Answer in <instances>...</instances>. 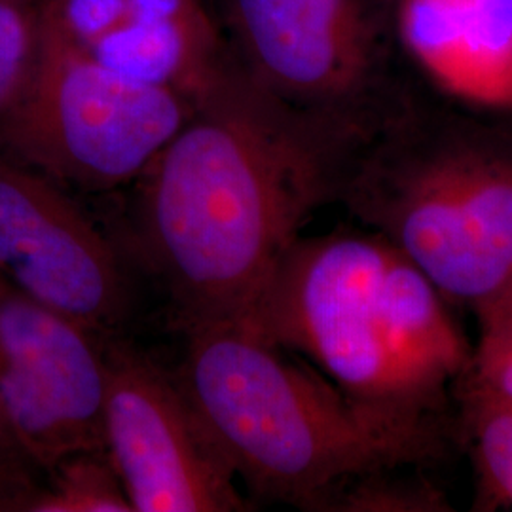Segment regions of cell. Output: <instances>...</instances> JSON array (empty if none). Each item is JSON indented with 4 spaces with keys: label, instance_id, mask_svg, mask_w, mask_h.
Segmentation results:
<instances>
[{
    "label": "cell",
    "instance_id": "cell-9",
    "mask_svg": "<svg viewBox=\"0 0 512 512\" xmlns=\"http://www.w3.org/2000/svg\"><path fill=\"white\" fill-rule=\"evenodd\" d=\"M0 277L76 323L112 336L131 310L124 262L67 188L0 154Z\"/></svg>",
    "mask_w": 512,
    "mask_h": 512
},
{
    "label": "cell",
    "instance_id": "cell-7",
    "mask_svg": "<svg viewBox=\"0 0 512 512\" xmlns=\"http://www.w3.org/2000/svg\"><path fill=\"white\" fill-rule=\"evenodd\" d=\"M103 446L133 512H241L251 503L175 372L105 338Z\"/></svg>",
    "mask_w": 512,
    "mask_h": 512
},
{
    "label": "cell",
    "instance_id": "cell-8",
    "mask_svg": "<svg viewBox=\"0 0 512 512\" xmlns=\"http://www.w3.org/2000/svg\"><path fill=\"white\" fill-rule=\"evenodd\" d=\"M105 338L0 277V404L44 475L61 459L105 448Z\"/></svg>",
    "mask_w": 512,
    "mask_h": 512
},
{
    "label": "cell",
    "instance_id": "cell-1",
    "mask_svg": "<svg viewBox=\"0 0 512 512\" xmlns=\"http://www.w3.org/2000/svg\"><path fill=\"white\" fill-rule=\"evenodd\" d=\"M374 129L294 109L232 63L141 183L135 249L181 329L243 321Z\"/></svg>",
    "mask_w": 512,
    "mask_h": 512
},
{
    "label": "cell",
    "instance_id": "cell-4",
    "mask_svg": "<svg viewBox=\"0 0 512 512\" xmlns=\"http://www.w3.org/2000/svg\"><path fill=\"white\" fill-rule=\"evenodd\" d=\"M338 202L446 300L475 310L512 275V114L404 97L357 154Z\"/></svg>",
    "mask_w": 512,
    "mask_h": 512
},
{
    "label": "cell",
    "instance_id": "cell-5",
    "mask_svg": "<svg viewBox=\"0 0 512 512\" xmlns=\"http://www.w3.org/2000/svg\"><path fill=\"white\" fill-rule=\"evenodd\" d=\"M192 112L181 93L116 73L44 19L37 67L0 114V154L67 190L137 183Z\"/></svg>",
    "mask_w": 512,
    "mask_h": 512
},
{
    "label": "cell",
    "instance_id": "cell-12",
    "mask_svg": "<svg viewBox=\"0 0 512 512\" xmlns=\"http://www.w3.org/2000/svg\"><path fill=\"white\" fill-rule=\"evenodd\" d=\"M456 393L478 478L476 511L512 509V401L471 372L463 376Z\"/></svg>",
    "mask_w": 512,
    "mask_h": 512
},
{
    "label": "cell",
    "instance_id": "cell-15",
    "mask_svg": "<svg viewBox=\"0 0 512 512\" xmlns=\"http://www.w3.org/2000/svg\"><path fill=\"white\" fill-rule=\"evenodd\" d=\"M403 469L365 476L338 495L329 511L342 512H440L450 503L435 486L423 478L397 475Z\"/></svg>",
    "mask_w": 512,
    "mask_h": 512
},
{
    "label": "cell",
    "instance_id": "cell-13",
    "mask_svg": "<svg viewBox=\"0 0 512 512\" xmlns=\"http://www.w3.org/2000/svg\"><path fill=\"white\" fill-rule=\"evenodd\" d=\"M29 512H133L105 448L61 459L42 480Z\"/></svg>",
    "mask_w": 512,
    "mask_h": 512
},
{
    "label": "cell",
    "instance_id": "cell-10",
    "mask_svg": "<svg viewBox=\"0 0 512 512\" xmlns=\"http://www.w3.org/2000/svg\"><path fill=\"white\" fill-rule=\"evenodd\" d=\"M42 8L95 61L192 103L232 65L202 0H42Z\"/></svg>",
    "mask_w": 512,
    "mask_h": 512
},
{
    "label": "cell",
    "instance_id": "cell-16",
    "mask_svg": "<svg viewBox=\"0 0 512 512\" xmlns=\"http://www.w3.org/2000/svg\"><path fill=\"white\" fill-rule=\"evenodd\" d=\"M44 473L27 458L0 404V511H25L37 497Z\"/></svg>",
    "mask_w": 512,
    "mask_h": 512
},
{
    "label": "cell",
    "instance_id": "cell-2",
    "mask_svg": "<svg viewBox=\"0 0 512 512\" xmlns=\"http://www.w3.org/2000/svg\"><path fill=\"white\" fill-rule=\"evenodd\" d=\"M446 302L380 234L334 230L296 239L243 323L442 458L475 355Z\"/></svg>",
    "mask_w": 512,
    "mask_h": 512
},
{
    "label": "cell",
    "instance_id": "cell-14",
    "mask_svg": "<svg viewBox=\"0 0 512 512\" xmlns=\"http://www.w3.org/2000/svg\"><path fill=\"white\" fill-rule=\"evenodd\" d=\"M44 33L42 0H0V114L27 88Z\"/></svg>",
    "mask_w": 512,
    "mask_h": 512
},
{
    "label": "cell",
    "instance_id": "cell-18",
    "mask_svg": "<svg viewBox=\"0 0 512 512\" xmlns=\"http://www.w3.org/2000/svg\"><path fill=\"white\" fill-rule=\"evenodd\" d=\"M480 338L512 342V275L488 300L475 308Z\"/></svg>",
    "mask_w": 512,
    "mask_h": 512
},
{
    "label": "cell",
    "instance_id": "cell-11",
    "mask_svg": "<svg viewBox=\"0 0 512 512\" xmlns=\"http://www.w3.org/2000/svg\"><path fill=\"white\" fill-rule=\"evenodd\" d=\"M408 55L467 109L512 114V0H393Z\"/></svg>",
    "mask_w": 512,
    "mask_h": 512
},
{
    "label": "cell",
    "instance_id": "cell-3",
    "mask_svg": "<svg viewBox=\"0 0 512 512\" xmlns=\"http://www.w3.org/2000/svg\"><path fill=\"white\" fill-rule=\"evenodd\" d=\"M175 372L256 497L329 511L353 482L439 456L370 418L306 361L243 321L186 327Z\"/></svg>",
    "mask_w": 512,
    "mask_h": 512
},
{
    "label": "cell",
    "instance_id": "cell-6",
    "mask_svg": "<svg viewBox=\"0 0 512 512\" xmlns=\"http://www.w3.org/2000/svg\"><path fill=\"white\" fill-rule=\"evenodd\" d=\"M376 0H226L238 65L294 109L378 129L406 95L385 80Z\"/></svg>",
    "mask_w": 512,
    "mask_h": 512
},
{
    "label": "cell",
    "instance_id": "cell-19",
    "mask_svg": "<svg viewBox=\"0 0 512 512\" xmlns=\"http://www.w3.org/2000/svg\"><path fill=\"white\" fill-rule=\"evenodd\" d=\"M376 2H380V4H385V6H391V2H393V0H376Z\"/></svg>",
    "mask_w": 512,
    "mask_h": 512
},
{
    "label": "cell",
    "instance_id": "cell-17",
    "mask_svg": "<svg viewBox=\"0 0 512 512\" xmlns=\"http://www.w3.org/2000/svg\"><path fill=\"white\" fill-rule=\"evenodd\" d=\"M469 372L512 401V342L480 338Z\"/></svg>",
    "mask_w": 512,
    "mask_h": 512
}]
</instances>
